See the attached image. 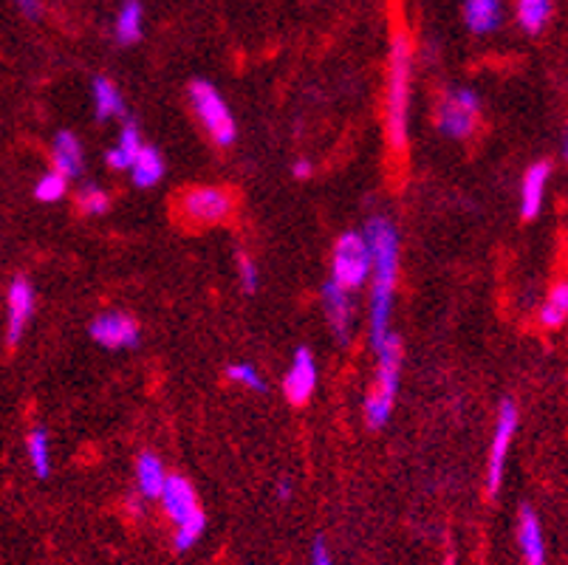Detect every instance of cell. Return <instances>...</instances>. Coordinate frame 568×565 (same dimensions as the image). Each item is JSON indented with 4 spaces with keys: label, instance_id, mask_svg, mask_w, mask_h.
Masks as SVG:
<instances>
[{
    "label": "cell",
    "instance_id": "obj_1",
    "mask_svg": "<svg viewBox=\"0 0 568 565\" xmlns=\"http://www.w3.org/2000/svg\"><path fill=\"white\" fill-rule=\"evenodd\" d=\"M365 238L374 255V289H371V345L379 351L390 337V305H394L396 275H399V232L388 218H371Z\"/></svg>",
    "mask_w": 568,
    "mask_h": 565
},
{
    "label": "cell",
    "instance_id": "obj_2",
    "mask_svg": "<svg viewBox=\"0 0 568 565\" xmlns=\"http://www.w3.org/2000/svg\"><path fill=\"white\" fill-rule=\"evenodd\" d=\"M408 99H410V43L399 32L390 43L388 105H385V131L394 151L408 147Z\"/></svg>",
    "mask_w": 568,
    "mask_h": 565
},
{
    "label": "cell",
    "instance_id": "obj_3",
    "mask_svg": "<svg viewBox=\"0 0 568 565\" xmlns=\"http://www.w3.org/2000/svg\"><path fill=\"white\" fill-rule=\"evenodd\" d=\"M379 365H376V382L365 399V421L371 430H379L388 424L390 410H394L396 390H399V376H402V339L390 334L382 348L376 351Z\"/></svg>",
    "mask_w": 568,
    "mask_h": 565
},
{
    "label": "cell",
    "instance_id": "obj_4",
    "mask_svg": "<svg viewBox=\"0 0 568 565\" xmlns=\"http://www.w3.org/2000/svg\"><path fill=\"white\" fill-rule=\"evenodd\" d=\"M374 275V255L365 235L346 232L334 247L331 255V277L342 289L356 291L367 277Z\"/></svg>",
    "mask_w": 568,
    "mask_h": 565
},
{
    "label": "cell",
    "instance_id": "obj_5",
    "mask_svg": "<svg viewBox=\"0 0 568 565\" xmlns=\"http://www.w3.org/2000/svg\"><path fill=\"white\" fill-rule=\"evenodd\" d=\"M190 103H193L195 117L202 119L215 145L229 147L235 142V117H232V111L227 108L221 94H218L207 80H193V83H190Z\"/></svg>",
    "mask_w": 568,
    "mask_h": 565
},
{
    "label": "cell",
    "instance_id": "obj_6",
    "mask_svg": "<svg viewBox=\"0 0 568 565\" xmlns=\"http://www.w3.org/2000/svg\"><path fill=\"white\" fill-rule=\"evenodd\" d=\"M235 209V199L223 187H193L181 195L179 213L195 227H215L223 224Z\"/></svg>",
    "mask_w": 568,
    "mask_h": 565
},
{
    "label": "cell",
    "instance_id": "obj_7",
    "mask_svg": "<svg viewBox=\"0 0 568 565\" xmlns=\"http://www.w3.org/2000/svg\"><path fill=\"white\" fill-rule=\"evenodd\" d=\"M515 433H518V405L506 399L495 419L493 444H490V464H486V492L490 495H498L500 483H504L506 455H509V444L515 442Z\"/></svg>",
    "mask_w": 568,
    "mask_h": 565
},
{
    "label": "cell",
    "instance_id": "obj_8",
    "mask_svg": "<svg viewBox=\"0 0 568 565\" xmlns=\"http://www.w3.org/2000/svg\"><path fill=\"white\" fill-rule=\"evenodd\" d=\"M479 94L470 88L452 91L450 97L438 103V131L452 139H467L479 119Z\"/></svg>",
    "mask_w": 568,
    "mask_h": 565
},
{
    "label": "cell",
    "instance_id": "obj_9",
    "mask_svg": "<svg viewBox=\"0 0 568 565\" xmlns=\"http://www.w3.org/2000/svg\"><path fill=\"white\" fill-rule=\"evenodd\" d=\"M90 339L99 342L102 348H136L140 345V323L131 317V314H122V311H105L99 314L94 323H90Z\"/></svg>",
    "mask_w": 568,
    "mask_h": 565
},
{
    "label": "cell",
    "instance_id": "obj_10",
    "mask_svg": "<svg viewBox=\"0 0 568 565\" xmlns=\"http://www.w3.org/2000/svg\"><path fill=\"white\" fill-rule=\"evenodd\" d=\"M317 387V362L309 348H298L283 380V394L291 405H305Z\"/></svg>",
    "mask_w": 568,
    "mask_h": 565
},
{
    "label": "cell",
    "instance_id": "obj_11",
    "mask_svg": "<svg viewBox=\"0 0 568 565\" xmlns=\"http://www.w3.org/2000/svg\"><path fill=\"white\" fill-rule=\"evenodd\" d=\"M9 323H7V339L9 345H17L21 342L23 332H26L28 320L35 314V289H32V282L26 277H14L12 286H9Z\"/></svg>",
    "mask_w": 568,
    "mask_h": 565
},
{
    "label": "cell",
    "instance_id": "obj_12",
    "mask_svg": "<svg viewBox=\"0 0 568 565\" xmlns=\"http://www.w3.org/2000/svg\"><path fill=\"white\" fill-rule=\"evenodd\" d=\"M351 291L342 289L340 282L328 280L323 286V309H326L328 325H331L334 337L337 342L346 345L348 337H351V323H354V309H351Z\"/></svg>",
    "mask_w": 568,
    "mask_h": 565
},
{
    "label": "cell",
    "instance_id": "obj_13",
    "mask_svg": "<svg viewBox=\"0 0 568 565\" xmlns=\"http://www.w3.org/2000/svg\"><path fill=\"white\" fill-rule=\"evenodd\" d=\"M161 504H165L167 515H170V520L176 526L190 524V520L204 515L202 506H198V497H195V490L181 476L167 478L165 492H161Z\"/></svg>",
    "mask_w": 568,
    "mask_h": 565
},
{
    "label": "cell",
    "instance_id": "obj_14",
    "mask_svg": "<svg viewBox=\"0 0 568 565\" xmlns=\"http://www.w3.org/2000/svg\"><path fill=\"white\" fill-rule=\"evenodd\" d=\"M548 176H552V165L548 161H534L532 167L523 176V184H520V215L532 221L537 218L543 209V199H546Z\"/></svg>",
    "mask_w": 568,
    "mask_h": 565
},
{
    "label": "cell",
    "instance_id": "obj_15",
    "mask_svg": "<svg viewBox=\"0 0 568 565\" xmlns=\"http://www.w3.org/2000/svg\"><path fill=\"white\" fill-rule=\"evenodd\" d=\"M518 543L527 565H546V543H543L541 517L532 506H523L518 517Z\"/></svg>",
    "mask_w": 568,
    "mask_h": 565
},
{
    "label": "cell",
    "instance_id": "obj_16",
    "mask_svg": "<svg viewBox=\"0 0 568 565\" xmlns=\"http://www.w3.org/2000/svg\"><path fill=\"white\" fill-rule=\"evenodd\" d=\"M51 159H55V170H60L69 179H80L83 176V147H80V139L74 133H57L55 147H51Z\"/></svg>",
    "mask_w": 568,
    "mask_h": 565
},
{
    "label": "cell",
    "instance_id": "obj_17",
    "mask_svg": "<svg viewBox=\"0 0 568 565\" xmlns=\"http://www.w3.org/2000/svg\"><path fill=\"white\" fill-rule=\"evenodd\" d=\"M142 136H140V128L128 119L125 128H122V133H119V142L117 147H111V151L105 153V161L113 167V170H131L133 161H136V156H140L142 151Z\"/></svg>",
    "mask_w": 568,
    "mask_h": 565
},
{
    "label": "cell",
    "instance_id": "obj_18",
    "mask_svg": "<svg viewBox=\"0 0 568 565\" xmlns=\"http://www.w3.org/2000/svg\"><path fill=\"white\" fill-rule=\"evenodd\" d=\"M500 0H467L464 21L475 35H490L500 26Z\"/></svg>",
    "mask_w": 568,
    "mask_h": 565
},
{
    "label": "cell",
    "instance_id": "obj_19",
    "mask_svg": "<svg viewBox=\"0 0 568 565\" xmlns=\"http://www.w3.org/2000/svg\"><path fill=\"white\" fill-rule=\"evenodd\" d=\"M90 91H94V111H97L99 122H108L113 117H125V99H122V94H119L111 80L97 76Z\"/></svg>",
    "mask_w": 568,
    "mask_h": 565
},
{
    "label": "cell",
    "instance_id": "obj_20",
    "mask_svg": "<svg viewBox=\"0 0 568 565\" xmlns=\"http://www.w3.org/2000/svg\"><path fill=\"white\" fill-rule=\"evenodd\" d=\"M136 483H140L142 497H161L165 492V467L153 453H142L140 461H136Z\"/></svg>",
    "mask_w": 568,
    "mask_h": 565
},
{
    "label": "cell",
    "instance_id": "obj_21",
    "mask_svg": "<svg viewBox=\"0 0 568 565\" xmlns=\"http://www.w3.org/2000/svg\"><path fill=\"white\" fill-rule=\"evenodd\" d=\"M161 176H165V159H161V153L156 147L145 145L136 156L131 167V179L136 187H153L159 184Z\"/></svg>",
    "mask_w": 568,
    "mask_h": 565
},
{
    "label": "cell",
    "instance_id": "obj_22",
    "mask_svg": "<svg viewBox=\"0 0 568 565\" xmlns=\"http://www.w3.org/2000/svg\"><path fill=\"white\" fill-rule=\"evenodd\" d=\"M541 325L543 328H560L568 320V280H560L552 286L541 305Z\"/></svg>",
    "mask_w": 568,
    "mask_h": 565
},
{
    "label": "cell",
    "instance_id": "obj_23",
    "mask_svg": "<svg viewBox=\"0 0 568 565\" xmlns=\"http://www.w3.org/2000/svg\"><path fill=\"white\" fill-rule=\"evenodd\" d=\"M142 26H145V14H142L140 0H125L117 14V40L122 46H131L142 37Z\"/></svg>",
    "mask_w": 568,
    "mask_h": 565
},
{
    "label": "cell",
    "instance_id": "obj_24",
    "mask_svg": "<svg viewBox=\"0 0 568 565\" xmlns=\"http://www.w3.org/2000/svg\"><path fill=\"white\" fill-rule=\"evenodd\" d=\"M552 17V0H518V23L529 35L543 32Z\"/></svg>",
    "mask_w": 568,
    "mask_h": 565
},
{
    "label": "cell",
    "instance_id": "obj_25",
    "mask_svg": "<svg viewBox=\"0 0 568 565\" xmlns=\"http://www.w3.org/2000/svg\"><path fill=\"white\" fill-rule=\"evenodd\" d=\"M26 453H28V461H32V467H35V476L37 478H49L51 449H49V435H46V430L37 428V430H32V433H28Z\"/></svg>",
    "mask_w": 568,
    "mask_h": 565
},
{
    "label": "cell",
    "instance_id": "obj_26",
    "mask_svg": "<svg viewBox=\"0 0 568 565\" xmlns=\"http://www.w3.org/2000/svg\"><path fill=\"white\" fill-rule=\"evenodd\" d=\"M65 193H69V176H63L60 170L46 172L35 184V199L43 201V204H55V201L63 199Z\"/></svg>",
    "mask_w": 568,
    "mask_h": 565
},
{
    "label": "cell",
    "instance_id": "obj_27",
    "mask_svg": "<svg viewBox=\"0 0 568 565\" xmlns=\"http://www.w3.org/2000/svg\"><path fill=\"white\" fill-rule=\"evenodd\" d=\"M227 376L235 382V385L250 387L252 394H266V390H269V385H266L264 376H261L257 368L250 365V362H235V365H229Z\"/></svg>",
    "mask_w": 568,
    "mask_h": 565
},
{
    "label": "cell",
    "instance_id": "obj_28",
    "mask_svg": "<svg viewBox=\"0 0 568 565\" xmlns=\"http://www.w3.org/2000/svg\"><path fill=\"white\" fill-rule=\"evenodd\" d=\"M76 207L83 209L85 215H102L108 213V207H111V199H108V193H105L102 187L88 184L80 190V195H76Z\"/></svg>",
    "mask_w": 568,
    "mask_h": 565
},
{
    "label": "cell",
    "instance_id": "obj_29",
    "mask_svg": "<svg viewBox=\"0 0 568 565\" xmlns=\"http://www.w3.org/2000/svg\"><path fill=\"white\" fill-rule=\"evenodd\" d=\"M204 529H207V517L204 515L190 520V524L176 526V538H173L176 552H188V549H193V545L204 538Z\"/></svg>",
    "mask_w": 568,
    "mask_h": 565
},
{
    "label": "cell",
    "instance_id": "obj_30",
    "mask_svg": "<svg viewBox=\"0 0 568 565\" xmlns=\"http://www.w3.org/2000/svg\"><path fill=\"white\" fill-rule=\"evenodd\" d=\"M238 277H241V289L246 294H255L257 291V282H261V275H257V266L246 252L238 255Z\"/></svg>",
    "mask_w": 568,
    "mask_h": 565
},
{
    "label": "cell",
    "instance_id": "obj_31",
    "mask_svg": "<svg viewBox=\"0 0 568 565\" xmlns=\"http://www.w3.org/2000/svg\"><path fill=\"white\" fill-rule=\"evenodd\" d=\"M312 565H334L331 554H328V545H326V540H323V538L314 540V545H312Z\"/></svg>",
    "mask_w": 568,
    "mask_h": 565
},
{
    "label": "cell",
    "instance_id": "obj_32",
    "mask_svg": "<svg viewBox=\"0 0 568 565\" xmlns=\"http://www.w3.org/2000/svg\"><path fill=\"white\" fill-rule=\"evenodd\" d=\"M14 7H17V12L26 14L28 21H37V17L43 14L40 0H14Z\"/></svg>",
    "mask_w": 568,
    "mask_h": 565
},
{
    "label": "cell",
    "instance_id": "obj_33",
    "mask_svg": "<svg viewBox=\"0 0 568 565\" xmlns=\"http://www.w3.org/2000/svg\"><path fill=\"white\" fill-rule=\"evenodd\" d=\"M294 176H298V179H309V176H312V161L309 159L294 161Z\"/></svg>",
    "mask_w": 568,
    "mask_h": 565
},
{
    "label": "cell",
    "instance_id": "obj_34",
    "mask_svg": "<svg viewBox=\"0 0 568 565\" xmlns=\"http://www.w3.org/2000/svg\"><path fill=\"white\" fill-rule=\"evenodd\" d=\"M289 497H291V481H286L283 478V481L278 483V501H289Z\"/></svg>",
    "mask_w": 568,
    "mask_h": 565
},
{
    "label": "cell",
    "instance_id": "obj_35",
    "mask_svg": "<svg viewBox=\"0 0 568 565\" xmlns=\"http://www.w3.org/2000/svg\"><path fill=\"white\" fill-rule=\"evenodd\" d=\"M563 159L568 161V133H566V136H563Z\"/></svg>",
    "mask_w": 568,
    "mask_h": 565
},
{
    "label": "cell",
    "instance_id": "obj_36",
    "mask_svg": "<svg viewBox=\"0 0 568 565\" xmlns=\"http://www.w3.org/2000/svg\"><path fill=\"white\" fill-rule=\"evenodd\" d=\"M444 565H452V560H447V563H444Z\"/></svg>",
    "mask_w": 568,
    "mask_h": 565
}]
</instances>
